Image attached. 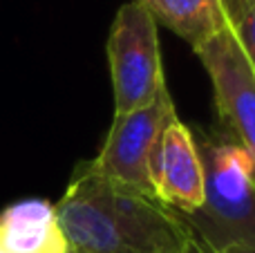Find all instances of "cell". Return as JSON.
Instances as JSON below:
<instances>
[{"label": "cell", "instance_id": "6da1fadb", "mask_svg": "<svg viewBox=\"0 0 255 253\" xmlns=\"http://www.w3.org/2000/svg\"><path fill=\"white\" fill-rule=\"evenodd\" d=\"M67 253H190L184 220L154 197L76 166L54 204Z\"/></svg>", "mask_w": 255, "mask_h": 253}, {"label": "cell", "instance_id": "8992f818", "mask_svg": "<svg viewBox=\"0 0 255 253\" xmlns=\"http://www.w3.org/2000/svg\"><path fill=\"white\" fill-rule=\"evenodd\" d=\"M150 186L163 206L193 213L204 202V166L193 130L179 119L163 128L150 157Z\"/></svg>", "mask_w": 255, "mask_h": 253}, {"label": "cell", "instance_id": "277c9868", "mask_svg": "<svg viewBox=\"0 0 255 253\" xmlns=\"http://www.w3.org/2000/svg\"><path fill=\"white\" fill-rule=\"evenodd\" d=\"M175 117V101L166 85L148 106L126 115H115L99 155L90 161H83L81 166L92 175L119 182L154 197L148 173L150 157L163 128Z\"/></svg>", "mask_w": 255, "mask_h": 253}, {"label": "cell", "instance_id": "30bf717a", "mask_svg": "<svg viewBox=\"0 0 255 253\" xmlns=\"http://www.w3.org/2000/svg\"><path fill=\"white\" fill-rule=\"evenodd\" d=\"M251 0H224V7H226V13H229V18L233 16V13H238L240 9L244 7V4H249Z\"/></svg>", "mask_w": 255, "mask_h": 253}, {"label": "cell", "instance_id": "3957f363", "mask_svg": "<svg viewBox=\"0 0 255 253\" xmlns=\"http://www.w3.org/2000/svg\"><path fill=\"white\" fill-rule=\"evenodd\" d=\"M106 52L110 63L115 115L148 106L161 88L168 85L161 65L157 20L139 0H130L119 7Z\"/></svg>", "mask_w": 255, "mask_h": 253}, {"label": "cell", "instance_id": "52a82bcc", "mask_svg": "<svg viewBox=\"0 0 255 253\" xmlns=\"http://www.w3.org/2000/svg\"><path fill=\"white\" fill-rule=\"evenodd\" d=\"M0 249L4 253H67L54 206L25 200L0 213Z\"/></svg>", "mask_w": 255, "mask_h": 253}, {"label": "cell", "instance_id": "ba28073f", "mask_svg": "<svg viewBox=\"0 0 255 253\" xmlns=\"http://www.w3.org/2000/svg\"><path fill=\"white\" fill-rule=\"evenodd\" d=\"M150 9L157 25H166L190 47L204 43L229 25L224 0H139Z\"/></svg>", "mask_w": 255, "mask_h": 253}, {"label": "cell", "instance_id": "7c38bea8", "mask_svg": "<svg viewBox=\"0 0 255 253\" xmlns=\"http://www.w3.org/2000/svg\"><path fill=\"white\" fill-rule=\"evenodd\" d=\"M190 253H204L202 249H199V247L197 245H193V249H190Z\"/></svg>", "mask_w": 255, "mask_h": 253}, {"label": "cell", "instance_id": "9c48e42d", "mask_svg": "<svg viewBox=\"0 0 255 253\" xmlns=\"http://www.w3.org/2000/svg\"><path fill=\"white\" fill-rule=\"evenodd\" d=\"M229 25L238 38L240 47L244 49L249 63L255 67V0L244 4L238 13L229 18Z\"/></svg>", "mask_w": 255, "mask_h": 253}, {"label": "cell", "instance_id": "8fae6325", "mask_svg": "<svg viewBox=\"0 0 255 253\" xmlns=\"http://www.w3.org/2000/svg\"><path fill=\"white\" fill-rule=\"evenodd\" d=\"M224 253H255V251H251V249H229Z\"/></svg>", "mask_w": 255, "mask_h": 253}, {"label": "cell", "instance_id": "7a4b0ae2", "mask_svg": "<svg viewBox=\"0 0 255 253\" xmlns=\"http://www.w3.org/2000/svg\"><path fill=\"white\" fill-rule=\"evenodd\" d=\"M204 166V202L177 213L204 253L255 251V161L220 126L193 130Z\"/></svg>", "mask_w": 255, "mask_h": 253}, {"label": "cell", "instance_id": "5b68a950", "mask_svg": "<svg viewBox=\"0 0 255 253\" xmlns=\"http://www.w3.org/2000/svg\"><path fill=\"white\" fill-rule=\"evenodd\" d=\"M213 83L217 126L255 161V67L240 47L231 25L195 45Z\"/></svg>", "mask_w": 255, "mask_h": 253}]
</instances>
